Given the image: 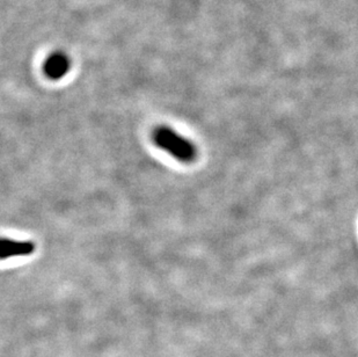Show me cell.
<instances>
[{
  "instance_id": "obj_3",
  "label": "cell",
  "mask_w": 358,
  "mask_h": 357,
  "mask_svg": "<svg viewBox=\"0 0 358 357\" xmlns=\"http://www.w3.org/2000/svg\"><path fill=\"white\" fill-rule=\"evenodd\" d=\"M43 70L50 79H61L70 70V59L63 52H55L47 58Z\"/></svg>"
},
{
  "instance_id": "obj_2",
  "label": "cell",
  "mask_w": 358,
  "mask_h": 357,
  "mask_svg": "<svg viewBox=\"0 0 358 357\" xmlns=\"http://www.w3.org/2000/svg\"><path fill=\"white\" fill-rule=\"evenodd\" d=\"M0 245V258L1 260L10 259L14 256L31 255L35 251L33 241L28 240H14L3 238Z\"/></svg>"
},
{
  "instance_id": "obj_1",
  "label": "cell",
  "mask_w": 358,
  "mask_h": 357,
  "mask_svg": "<svg viewBox=\"0 0 358 357\" xmlns=\"http://www.w3.org/2000/svg\"><path fill=\"white\" fill-rule=\"evenodd\" d=\"M153 141L180 162H190L196 158V148L190 141L169 127H159L153 132Z\"/></svg>"
}]
</instances>
